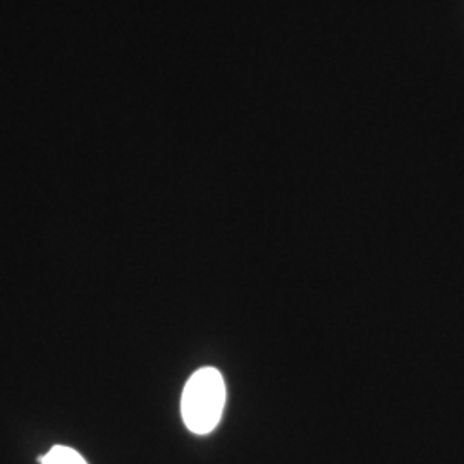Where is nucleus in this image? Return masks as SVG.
<instances>
[{
  "mask_svg": "<svg viewBox=\"0 0 464 464\" xmlns=\"http://www.w3.org/2000/svg\"><path fill=\"white\" fill-rule=\"evenodd\" d=\"M226 406V383L222 373L212 368H199L195 372L181 398V415L188 430L205 435L216 429Z\"/></svg>",
  "mask_w": 464,
  "mask_h": 464,
  "instance_id": "nucleus-1",
  "label": "nucleus"
},
{
  "mask_svg": "<svg viewBox=\"0 0 464 464\" xmlns=\"http://www.w3.org/2000/svg\"><path fill=\"white\" fill-rule=\"evenodd\" d=\"M42 464H88L83 456L74 449L66 446H55L42 458Z\"/></svg>",
  "mask_w": 464,
  "mask_h": 464,
  "instance_id": "nucleus-2",
  "label": "nucleus"
}]
</instances>
